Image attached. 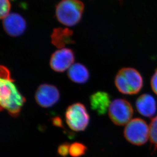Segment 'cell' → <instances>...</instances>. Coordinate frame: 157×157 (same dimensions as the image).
Masks as SVG:
<instances>
[{"label":"cell","instance_id":"obj_13","mask_svg":"<svg viewBox=\"0 0 157 157\" xmlns=\"http://www.w3.org/2000/svg\"><path fill=\"white\" fill-rule=\"evenodd\" d=\"M68 76L75 83L83 84L89 80L90 74L86 66L80 63H76L73 64L69 69Z\"/></svg>","mask_w":157,"mask_h":157},{"label":"cell","instance_id":"obj_19","mask_svg":"<svg viewBox=\"0 0 157 157\" xmlns=\"http://www.w3.org/2000/svg\"><path fill=\"white\" fill-rule=\"evenodd\" d=\"M52 123L55 126L59 127H63V123L61 118L58 117H53L52 119Z\"/></svg>","mask_w":157,"mask_h":157},{"label":"cell","instance_id":"obj_4","mask_svg":"<svg viewBox=\"0 0 157 157\" xmlns=\"http://www.w3.org/2000/svg\"><path fill=\"white\" fill-rule=\"evenodd\" d=\"M66 121L70 129L74 131L85 130L89 125L90 116L86 107L81 103H75L67 108Z\"/></svg>","mask_w":157,"mask_h":157},{"label":"cell","instance_id":"obj_10","mask_svg":"<svg viewBox=\"0 0 157 157\" xmlns=\"http://www.w3.org/2000/svg\"><path fill=\"white\" fill-rule=\"evenodd\" d=\"M136 107L141 115L145 117H152L157 111L156 100L151 95L148 94H144L140 96L137 99Z\"/></svg>","mask_w":157,"mask_h":157},{"label":"cell","instance_id":"obj_1","mask_svg":"<svg viewBox=\"0 0 157 157\" xmlns=\"http://www.w3.org/2000/svg\"><path fill=\"white\" fill-rule=\"evenodd\" d=\"M13 79L11 77L8 69L1 66L0 106L1 110H6L11 117H17L26 101L20 93Z\"/></svg>","mask_w":157,"mask_h":157},{"label":"cell","instance_id":"obj_11","mask_svg":"<svg viewBox=\"0 0 157 157\" xmlns=\"http://www.w3.org/2000/svg\"><path fill=\"white\" fill-rule=\"evenodd\" d=\"M90 107L92 110L99 115L102 116L106 113L111 104L110 98L108 93L105 92H97L92 94L90 98Z\"/></svg>","mask_w":157,"mask_h":157},{"label":"cell","instance_id":"obj_7","mask_svg":"<svg viewBox=\"0 0 157 157\" xmlns=\"http://www.w3.org/2000/svg\"><path fill=\"white\" fill-rule=\"evenodd\" d=\"M60 98L58 88L53 85L42 84L36 92V101L37 104L43 108H49L57 103Z\"/></svg>","mask_w":157,"mask_h":157},{"label":"cell","instance_id":"obj_18","mask_svg":"<svg viewBox=\"0 0 157 157\" xmlns=\"http://www.w3.org/2000/svg\"><path fill=\"white\" fill-rule=\"evenodd\" d=\"M151 86L153 92L157 95V69L155 71L151 79Z\"/></svg>","mask_w":157,"mask_h":157},{"label":"cell","instance_id":"obj_5","mask_svg":"<svg viewBox=\"0 0 157 157\" xmlns=\"http://www.w3.org/2000/svg\"><path fill=\"white\" fill-rule=\"evenodd\" d=\"M124 133L128 142L134 145H141L150 138V128L145 121L135 118L126 124Z\"/></svg>","mask_w":157,"mask_h":157},{"label":"cell","instance_id":"obj_2","mask_svg":"<svg viewBox=\"0 0 157 157\" xmlns=\"http://www.w3.org/2000/svg\"><path fill=\"white\" fill-rule=\"evenodd\" d=\"M114 83L119 92L125 95H135L141 90L144 80L136 69L126 67L119 70L116 75Z\"/></svg>","mask_w":157,"mask_h":157},{"label":"cell","instance_id":"obj_15","mask_svg":"<svg viewBox=\"0 0 157 157\" xmlns=\"http://www.w3.org/2000/svg\"><path fill=\"white\" fill-rule=\"evenodd\" d=\"M149 128L150 140L155 147H157V116L151 120Z\"/></svg>","mask_w":157,"mask_h":157},{"label":"cell","instance_id":"obj_17","mask_svg":"<svg viewBox=\"0 0 157 157\" xmlns=\"http://www.w3.org/2000/svg\"><path fill=\"white\" fill-rule=\"evenodd\" d=\"M70 145L68 142H65L58 147V153L63 157H66L69 154Z\"/></svg>","mask_w":157,"mask_h":157},{"label":"cell","instance_id":"obj_6","mask_svg":"<svg viewBox=\"0 0 157 157\" xmlns=\"http://www.w3.org/2000/svg\"><path fill=\"white\" fill-rule=\"evenodd\" d=\"M133 109L130 103L123 99H116L112 101L108 109L111 121L117 126L127 124L131 120Z\"/></svg>","mask_w":157,"mask_h":157},{"label":"cell","instance_id":"obj_8","mask_svg":"<svg viewBox=\"0 0 157 157\" xmlns=\"http://www.w3.org/2000/svg\"><path fill=\"white\" fill-rule=\"evenodd\" d=\"M75 60L74 53L71 49L63 48L52 53L50 59V66L53 71L63 72L70 68Z\"/></svg>","mask_w":157,"mask_h":157},{"label":"cell","instance_id":"obj_14","mask_svg":"<svg viewBox=\"0 0 157 157\" xmlns=\"http://www.w3.org/2000/svg\"><path fill=\"white\" fill-rule=\"evenodd\" d=\"M86 147L80 142H74L71 144L69 148V154L73 157L83 156L86 153Z\"/></svg>","mask_w":157,"mask_h":157},{"label":"cell","instance_id":"obj_9","mask_svg":"<svg viewBox=\"0 0 157 157\" xmlns=\"http://www.w3.org/2000/svg\"><path fill=\"white\" fill-rule=\"evenodd\" d=\"M3 28L11 37H18L24 34L27 28L25 19L16 13H10L3 19Z\"/></svg>","mask_w":157,"mask_h":157},{"label":"cell","instance_id":"obj_12","mask_svg":"<svg viewBox=\"0 0 157 157\" xmlns=\"http://www.w3.org/2000/svg\"><path fill=\"white\" fill-rule=\"evenodd\" d=\"M73 34V32L68 28L55 29L51 35V41L58 48H63L66 45L74 43L71 38Z\"/></svg>","mask_w":157,"mask_h":157},{"label":"cell","instance_id":"obj_3","mask_svg":"<svg viewBox=\"0 0 157 157\" xmlns=\"http://www.w3.org/2000/svg\"><path fill=\"white\" fill-rule=\"evenodd\" d=\"M84 8L80 0H61L56 7V17L63 25L73 27L82 19Z\"/></svg>","mask_w":157,"mask_h":157},{"label":"cell","instance_id":"obj_16","mask_svg":"<svg viewBox=\"0 0 157 157\" xmlns=\"http://www.w3.org/2000/svg\"><path fill=\"white\" fill-rule=\"evenodd\" d=\"M1 9L0 17L1 19H4L9 15L11 9V2L10 0H0Z\"/></svg>","mask_w":157,"mask_h":157}]
</instances>
